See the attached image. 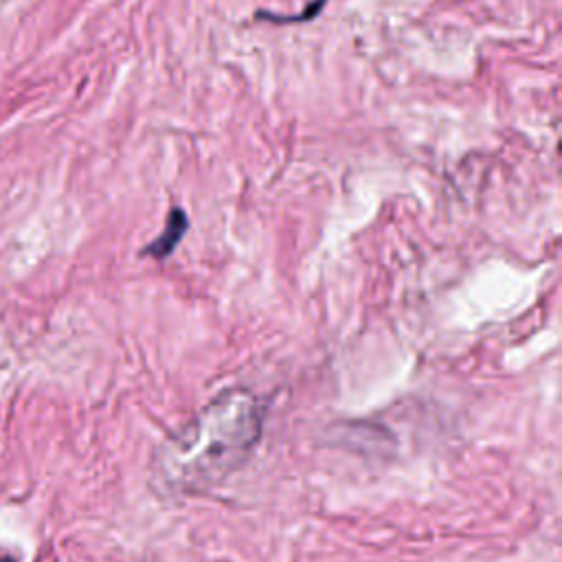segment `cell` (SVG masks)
Here are the masks:
<instances>
[{"label": "cell", "instance_id": "cell-1", "mask_svg": "<svg viewBox=\"0 0 562 562\" xmlns=\"http://www.w3.org/2000/svg\"><path fill=\"white\" fill-rule=\"evenodd\" d=\"M261 404L233 389L206 404L160 450L162 479L178 490H202L239 468L261 435Z\"/></svg>", "mask_w": 562, "mask_h": 562}, {"label": "cell", "instance_id": "cell-2", "mask_svg": "<svg viewBox=\"0 0 562 562\" xmlns=\"http://www.w3.org/2000/svg\"><path fill=\"white\" fill-rule=\"evenodd\" d=\"M184 231H187V215L180 209H171L165 231L145 248V252L156 259H165L176 248Z\"/></svg>", "mask_w": 562, "mask_h": 562}, {"label": "cell", "instance_id": "cell-3", "mask_svg": "<svg viewBox=\"0 0 562 562\" xmlns=\"http://www.w3.org/2000/svg\"><path fill=\"white\" fill-rule=\"evenodd\" d=\"M0 562H15L11 555H0Z\"/></svg>", "mask_w": 562, "mask_h": 562}]
</instances>
